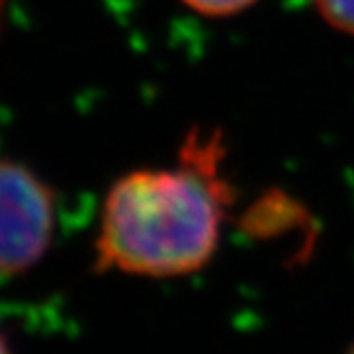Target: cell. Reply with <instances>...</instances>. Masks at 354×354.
Returning a JSON list of instances; mask_svg holds the SVG:
<instances>
[{
    "label": "cell",
    "instance_id": "obj_1",
    "mask_svg": "<svg viewBox=\"0 0 354 354\" xmlns=\"http://www.w3.org/2000/svg\"><path fill=\"white\" fill-rule=\"evenodd\" d=\"M222 158V135L196 129L173 169H135L115 180L100 209L94 269L156 280L203 269L235 201Z\"/></svg>",
    "mask_w": 354,
    "mask_h": 354
},
{
    "label": "cell",
    "instance_id": "obj_2",
    "mask_svg": "<svg viewBox=\"0 0 354 354\" xmlns=\"http://www.w3.org/2000/svg\"><path fill=\"white\" fill-rule=\"evenodd\" d=\"M56 190L26 165L0 158V275L32 269L56 235Z\"/></svg>",
    "mask_w": 354,
    "mask_h": 354
},
{
    "label": "cell",
    "instance_id": "obj_3",
    "mask_svg": "<svg viewBox=\"0 0 354 354\" xmlns=\"http://www.w3.org/2000/svg\"><path fill=\"white\" fill-rule=\"evenodd\" d=\"M314 5L328 26L354 37V0H314Z\"/></svg>",
    "mask_w": 354,
    "mask_h": 354
},
{
    "label": "cell",
    "instance_id": "obj_4",
    "mask_svg": "<svg viewBox=\"0 0 354 354\" xmlns=\"http://www.w3.org/2000/svg\"><path fill=\"white\" fill-rule=\"evenodd\" d=\"M182 3L201 15L226 17V15H235V13L252 7L257 0H182Z\"/></svg>",
    "mask_w": 354,
    "mask_h": 354
},
{
    "label": "cell",
    "instance_id": "obj_5",
    "mask_svg": "<svg viewBox=\"0 0 354 354\" xmlns=\"http://www.w3.org/2000/svg\"><path fill=\"white\" fill-rule=\"evenodd\" d=\"M5 7H7V0H0V30H3V19H5Z\"/></svg>",
    "mask_w": 354,
    "mask_h": 354
},
{
    "label": "cell",
    "instance_id": "obj_6",
    "mask_svg": "<svg viewBox=\"0 0 354 354\" xmlns=\"http://www.w3.org/2000/svg\"><path fill=\"white\" fill-rule=\"evenodd\" d=\"M7 350H9V342L3 333H0V352H7Z\"/></svg>",
    "mask_w": 354,
    "mask_h": 354
}]
</instances>
